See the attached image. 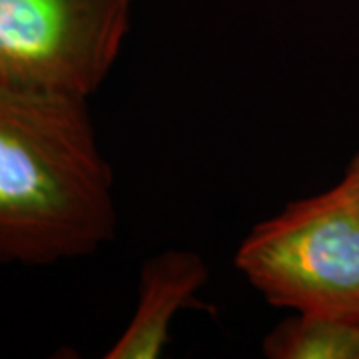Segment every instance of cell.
Instances as JSON below:
<instances>
[{"label": "cell", "instance_id": "6da1fadb", "mask_svg": "<svg viewBox=\"0 0 359 359\" xmlns=\"http://www.w3.org/2000/svg\"><path fill=\"white\" fill-rule=\"evenodd\" d=\"M116 226L114 174L88 98L0 80V262L92 256Z\"/></svg>", "mask_w": 359, "mask_h": 359}, {"label": "cell", "instance_id": "7a4b0ae2", "mask_svg": "<svg viewBox=\"0 0 359 359\" xmlns=\"http://www.w3.org/2000/svg\"><path fill=\"white\" fill-rule=\"evenodd\" d=\"M233 262L273 308L359 316L358 172L257 224Z\"/></svg>", "mask_w": 359, "mask_h": 359}, {"label": "cell", "instance_id": "3957f363", "mask_svg": "<svg viewBox=\"0 0 359 359\" xmlns=\"http://www.w3.org/2000/svg\"><path fill=\"white\" fill-rule=\"evenodd\" d=\"M132 0H0V80L90 98L118 62Z\"/></svg>", "mask_w": 359, "mask_h": 359}, {"label": "cell", "instance_id": "277c9868", "mask_svg": "<svg viewBox=\"0 0 359 359\" xmlns=\"http://www.w3.org/2000/svg\"><path fill=\"white\" fill-rule=\"evenodd\" d=\"M210 278L204 257L190 250H166L146 259L140 273L138 306L106 359H156L170 337V325L180 309Z\"/></svg>", "mask_w": 359, "mask_h": 359}, {"label": "cell", "instance_id": "5b68a950", "mask_svg": "<svg viewBox=\"0 0 359 359\" xmlns=\"http://www.w3.org/2000/svg\"><path fill=\"white\" fill-rule=\"evenodd\" d=\"M269 359H359L358 313H294L264 337Z\"/></svg>", "mask_w": 359, "mask_h": 359}, {"label": "cell", "instance_id": "8992f818", "mask_svg": "<svg viewBox=\"0 0 359 359\" xmlns=\"http://www.w3.org/2000/svg\"><path fill=\"white\" fill-rule=\"evenodd\" d=\"M347 168L355 170V172H358V174H359V152L355 156H353V158H351V162H349V166H347Z\"/></svg>", "mask_w": 359, "mask_h": 359}]
</instances>
